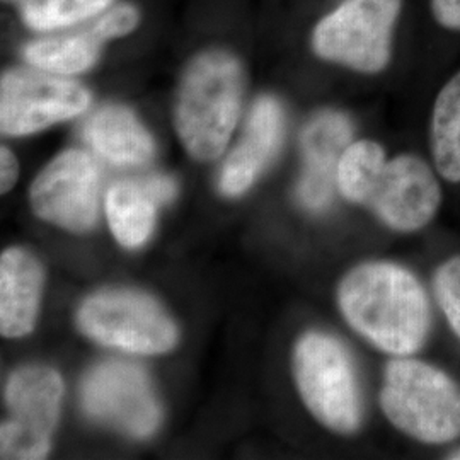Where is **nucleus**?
Segmentation results:
<instances>
[{
	"label": "nucleus",
	"instance_id": "f257e3e1",
	"mask_svg": "<svg viewBox=\"0 0 460 460\" xmlns=\"http://www.w3.org/2000/svg\"><path fill=\"white\" fill-rule=\"evenodd\" d=\"M346 323L393 357H411L427 343L431 311L423 283L393 261L355 266L338 287Z\"/></svg>",
	"mask_w": 460,
	"mask_h": 460
},
{
	"label": "nucleus",
	"instance_id": "1a4fd4ad",
	"mask_svg": "<svg viewBox=\"0 0 460 460\" xmlns=\"http://www.w3.org/2000/svg\"><path fill=\"white\" fill-rule=\"evenodd\" d=\"M84 411L133 438H147L161 423V406L147 374L128 362L99 363L83 382Z\"/></svg>",
	"mask_w": 460,
	"mask_h": 460
},
{
	"label": "nucleus",
	"instance_id": "5701e85b",
	"mask_svg": "<svg viewBox=\"0 0 460 460\" xmlns=\"http://www.w3.org/2000/svg\"><path fill=\"white\" fill-rule=\"evenodd\" d=\"M435 19L448 30H460V0H431Z\"/></svg>",
	"mask_w": 460,
	"mask_h": 460
},
{
	"label": "nucleus",
	"instance_id": "9b49d317",
	"mask_svg": "<svg viewBox=\"0 0 460 460\" xmlns=\"http://www.w3.org/2000/svg\"><path fill=\"white\" fill-rule=\"evenodd\" d=\"M440 203L442 188L431 167L402 154L385 164L368 207L387 227L410 234L427 227Z\"/></svg>",
	"mask_w": 460,
	"mask_h": 460
},
{
	"label": "nucleus",
	"instance_id": "ddd939ff",
	"mask_svg": "<svg viewBox=\"0 0 460 460\" xmlns=\"http://www.w3.org/2000/svg\"><path fill=\"white\" fill-rule=\"evenodd\" d=\"M285 132V113L279 101L261 96L251 108L241 142L220 171L218 188L226 197H241L277 155Z\"/></svg>",
	"mask_w": 460,
	"mask_h": 460
},
{
	"label": "nucleus",
	"instance_id": "f3484780",
	"mask_svg": "<svg viewBox=\"0 0 460 460\" xmlns=\"http://www.w3.org/2000/svg\"><path fill=\"white\" fill-rule=\"evenodd\" d=\"M106 41L94 22L85 31L43 38L26 45L24 58L31 66L60 75H75L98 62L101 47Z\"/></svg>",
	"mask_w": 460,
	"mask_h": 460
},
{
	"label": "nucleus",
	"instance_id": "20e7f679",
	"mask_svg": "<svg viewBox=\"0 0 460 460\" xmlns=\"http://www.w3.org/2000/svg\"><path fill=\"white\" fill-rule=\"evenodd\" d=\"M294 377L314 418L336 433L362 423V397L353 360L343 343L326 332H307L294 349Z\"/></svg>",
	"mask_w": 460,
	"mask_h": 460
},
{
	"label": "nucleus",
	"instance_id": "f03ea898",
	"mask_svg": "<svg viewBox=\"0 0 460 460\" xmlns=\"http://www.w3.org/2000/svg\"><path fill=\"white\" fill-rule=\"evenodd\" d=\"M246 75L226 49L198 53L182 74L174 102V127L191 157L217 159L241 115Z\"/></svg>",
	"mask_w": 460,
	"mask_h": 460
},
{
	"label": "nucleus",
	"instance_id": "412c9836",
	"mask_svg": "<svg viewBox=\"0 0 460 460\" xmlns=\"http://www.w3.org/2000/svg\"><path fill=\"white\" fill-rule=\"evenodd\" d=\"M433 294L448 326L460 340V256L448 258L437 268Z\"/></svg>",
	"mask_w": 460,
	"mask_h": 460
},
{
	"label": "nucleus",
	"instance_id": "a878e982",
	"mask_svg": "<svg viewBox=\"0 0 460 460\" xmlns=\"http://www.w3.org/2000/svg\"><path fill=\"white\" fill-rule=\"evenodd\" d=\"M448 459L460 460V448L454 450V452L448 456Z\"/></svg>",
	"mask_w": 460,
	"mask_h": 460
},
{
	"label": "nucleus",
	"instance_id": "2eb2a0df",
	"mask_svg": "<svg viewBox=\"0 0 460 460\" xmlns=\"http://www.w3.org/2000/svg\"><path fill=\"white\" fill-rule=\"evenodd\" d=\"M84 138L104 161L121 167L152 161L155 144L132 110L108 104L99 108L84 125Z\"/></svg>",
	"mask_w": 460,
	"mask_h": 460
},
{
	"label": "nucleus",
	"instance_id": "aec40b11",
	"mask_svg": "<svg viewBox=\"0 0 460 460\" xmlns=\"http://www.w3.org/2000/svg\"><path fill=\"white\" fill-rule=\"evenodd\" d=\"M34 31H57L75 26L106 11L113 0H5Z\"/></svg>",
	"mask_w": 460,
	"mask_h": 460
},
{
	"label": "nucleus",
	"instance_id": "423d86ee",
	"mask_svg": "<svg viewBox=\"0 0 460 460\" xmlns=\"http://www.w3.org/2000/svg\"><path fill=\"white\" fill-rule=\"evenodd\" d=\"M402 0H348L321 19L313 49L323 60L377 74L391 60V40Z\"/></svg>",
	"mask_w": 460,
	"mask_h": 460
},
{
	"label": "nucleus",
	"instance_id": "a211bd4d",
	"mask_svg": "<svg viewBox=\"0 0 460 460\" xmlns=\"http://www.w3.org/2000/svg\"><path fill=\"white\" fill-rule=\"evenodd\" d=\"M431 154L440 176L460 182V72L445 84L431 115Z\"/></svg>",
	"mask_w": 460,
	"mask_h": 460
},
{
	"label": "nucleus",
	"instance_id": "4468645a",
	"mask_svg": "<svg viewBox=\"0 0 460 460\" xmlns=\"http://www.w3.org/2000/svg\"><path fill=\"white\" fill-rule=\"evenodd\" d=\"M45 273L38 258L22 247H11L0 258V331L21 338L36 324Z\"/></svg>",
	"mask_w": 460,
	"mask_h": 460
},
{
	"label": "nucleus",
	"instance_id": "7ed1b4c3",
	"mask_svg": "<svg viewBox=\"0 0 460 460\" xmlns=\"http://www.w3.org/2000/svg\"><path fill=\"white\" fill-rule=\"evenodd\" d=\"M380 408L399 431L421 444L460 437V384L435 365L410 357L387 363Z\"/></svg>",
	"mask_w": 460,
	"mask_h": 460
},
{
	"label": "nucleus",
	"instance_id": "0eeeda50",
	"mask_svg": "<svg viewBox=\"0 0 460 460\" xmlns=\"http://www.w3.org/2000/svg\"><path fill=\"white\" fill-rule=\"evenodd\" d=\"M62 395V377L45 365H28L11 376L5 387L11 416L0 428L2 459L38 460L49 456Z\"/></svg>",
	"mask_w": 460,
	"mask_h": 460
},
{
	"label": "nucleus",
	"instance_id": "393cba45",
	"mask_svg": "<svg viewBox=\"0 0 460 460\" xmlns=\"http://www.w3.org/2000/svg\"><path fill=\"white\" fill-rule=\"evenodd\" d=\"M146 182H147L148 191L152 193V197L157 199L159 205L167 203L176 197V191H178L176 182L167 176L150 174V176H146Z\"/></svg>",
	"mask_w": 460,
	"mask_h": 460
},
{
	"label": "nucleus",
	"instance_id": "9d476101",
	"mask_svg": "<svg viewBox=\"0 0 460 460\" xmlns=\"http://www.w3.org/2000/svg\"><path fill=\"white\" fill-rule=\"evenodd\" d=\"M99 165L84 150L57 155L34 180V214L70 232H87L98 222Z\"/></svg>",
	"mask_w": 460,
	"mask_h": 460
},
{
	"label": "nucleus",
	"instance_id": "b1692460",
	"mask_svg": "<svg viewBox=\"0 0 460 460\" xmlns=\"http://www.w3.org/2000/svg\"><path fill=\"white\" fill-rule=\"evenodd\" d=\"M19 164H17L14 154L7 147L0 150V190L2 193H7L17 181Z\"/></svg>",
	"mask_w": 460,
	"mask_h": 460
},
{
	"label": "nucleus",
	"instance_id": "6ab92c4d",
	"mask_svg": "<svg viewBox=\"0 0 460 460\" xmlns=\"http://www.w3.org/2000/svg\"><path fill=\"white\" fill-rule=\"evenodd\" d=\"M385 164V152L376 142H351L338 164L336 181L340 193L353 203L368 205Z\"/></svg>",
	"mask_w": 460,
	"mask_h": 460
},
{
	"label": "nucleus",
	"instance_id": "f8f14e48",
	"mask_svg": "<svg viewBox=\"0 0 460 460\" xmlns=\"http://www.w3.org/2000/svg\"><path fill=\"white\" fill-rule=\"evenodd\" d=\"M351 137L349 119L332 110L314 115L304 127L300 138L304 172L296 186V199L305 210L319 214L331 205L338 188V164L351 144Z\"/></svg>",
	"mask_w": 460,
	"mask_h": 460
},
{
	"label": "nucleus",
	"instance_id": "6e6552de",
	"mask_svg": "<svg viewBox=\"0 0 460 460\" xmlns=\"http://www.w3.org/2000/svg\"><path fill=\"white\" fill-rule=\"evenodd\" d=\"M91 94L68 75L43 68H13L2 74L0 130L24 137L84 113Z\"/></svg>",
	"mask_w": 460,
	"mask_h": 460
},
{
	"label": "nucleus",
	"instance_id": "4be33fe9",
	"mask_svg": "<svg viewBox=\"0 0 460 460\" xmlns=\"http://www.w3.org/2000/svg\"><path fill=\"white\" fill-rule=\"evenodd\" d=\"M138 21H140V14L133 5L119 4L99 17L96 26L106 40H111V38H119V36L132 33L133 30L138 26Z\"/></svg>",
	"mask_w": 460,
	"mask_h": 460
},
{
	"label": "nucleus",
	"instance_id": "dca6fc26",
	"mask_svg": "<svg viewBox=\"0 0 460 460\" xmlns=\"http://www.w3.org/2000/svg\"><path fill=\"white\" fill-rule=\"evenodd\" d=\"M157 199L148 191L146 178L113 182L104 198L108 224L123 247L144 246L154 232Z\"/></svg>",
	"mask_w": 460,
	"mask_h": 460
},
{
	"label": "nucleus",
	"instance_id": "39448f33",
	"mask_svg": "<svg viewBox=\"0 0 460 460\" xmlns=\"http://www.w3.org/2000/svg\"><path fill=\"white\" fill-rule=\"evenodd\" d=\"M77 324L101 345L137 355H161L178 341V328L150 296L133 290H102L85 298Z\"/></svg>",
	"mask_w": 460,
	"mask_h": 460
}]
</instances>
